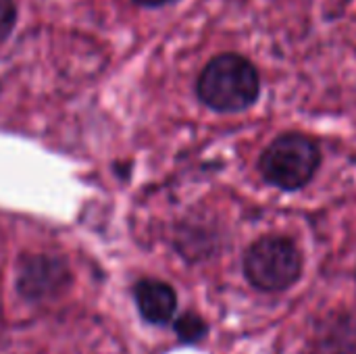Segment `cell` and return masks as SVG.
<instances>
[{"label": "cell", "instance_id": "obj_8", "mask_svg": "<svg viewBox=\"0 0 356 354\" xmlns=\"http://www.w3.org/2000/svg\"><path fill=\"white\" fill-rule=\"evenodd\" d=\"M134 2H138L140 6H165V4H171V2H175V0H134Z\"/></svg>", "mask_w": 356, "mask_h": 354}, {"label": "cell", "instance_id": "obj_2", "mask_svg": "<svg viewBox=\"0 0 356 354\" xmlns=\"http://www.w3.org/2000/svg\"><path fill=\"white\" fill-rule=\"evenodd\" d=\"M319 146L302 134H282L263 152L259 169L263 177L282 190H300L317 173Z\"/></svg>", "mask_w": 356, "mask_h": 354}, {"label": "cell", "instance_id": "obj_3", "mask_svg": "<svg viewBox=\"0 0 356 354\" xmlns=\"http://www.w3.org/2000/svg\"><path fill=\"white\" fill-rule=\"evenodd\" d=\"M244 273L257 290L282 292L298 282L302 273V257L290 240L267 236L246 250Z\"/></svg>", "mask_w": 356, "mask_h": 354}, {"label": "cell", "instance_id": "obj_7", "mask_svg": "<svg viewBox=\"0 0 356 354\" xmlns=\"http://www.w3.org/2000/svg\"><path fill=\"white\" fill-rule=\"evenodd\" d=\"M15 2L13 0H0V40L10 31L13 23H15Z\"/></svg>", "mask_w": 356, "mask_h": 354}, {"label": "cell", "instance_id": "obj_5", "mask_svg": "<svg viewBox=\"0 0 356 354\" xmlns=\"http://www.w3.org/2000/svg\"><path fill=\"white\" fill-rule=\"evenodd\" d=\"M136 303L140 315L152 325L169 323L177 309V296L173 288L159 280H142L136 286Z\"/></svg>", "mask_w": 356, "mask_h": 354}, {"label": "cell", "instance_id": "obj_6", "mask_svg": "<svg viewBox=\"0 0 356 354\" xmlns=\"http://www.w3.org/2000/svg\"><path fill=\"white\" fill-rule=\"evenodd\" d=\"M175 332H177V336H179L181 342H188V344L190 342H198L207 334V323L198 315L186 313V315H181L175 321Z\"/></svg>", "mask_w": 356, "mask_h": 354}, {"label": "cell", "instance_id": "obj_4", "mask_svg": "<svg viewBox=\"0 0 356 354\" xmlns=\"http://www.w3.org/2000/svg\"><path fill=\"white\" fill-rule=\"evenodd\" d=\"M69 282V271L67 265L60 259L46 257V255H35V257H25L19 265V290L23 296L40 300L54 296L60 292Z\"/></svg>", "mask_w": 356, "mask_h": 354}, {"label": "cell", "instance_id": "obj_1", "mask_svg": "<svg viewBox=\"0 0 356 354\" xmlns=\"http://www.w3.org/2000/svg\"><path fill=\"white\" fill-rule=\"evenodd\" d=\"M198 98L213 111L238 113L252 106L261 92L254 65L240 54H219L200 73Z\"/></svg>", "mask_w": 356, "mask_h": 354}]
</instances>
